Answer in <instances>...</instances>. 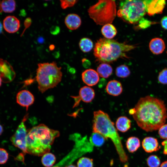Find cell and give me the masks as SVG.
<instances>
[{
	"label": "cell",
	"mask_w": 167,
	"mask_h": 167,
	"mask_svg": "<svg viewBox=\"0 0 167 167\" xmlns=\"http://www.w3.org/2000/svg\"><path fill=\"white\" fill-rule=\"evenodd\" d=\"M131 72L128 67L125 65H122L118 66L115 70L116 76L120 78H126L130 75Z\"/></svg>",
	"instance_id": "obj_28"
},
{
	"label": "cell",
	"mask_w": 167,
	"mask_h": 167,
	"mask_svg": "<svg viewBox=\"0 0 167 167\" xmlns=\"http://www.w3.org/2000/svg\"><path fill=\"white\" fill-rule=\"evenodd\" d=\"M90 18L97 25L111 24L117 14L115 1L100 0L88 9Z\"/></svg>",
	"instance_id": "obj_6"
},
{
	"label": "cell",
	"mask_w": 167,
	"mask_h": 167,
	"mask_svg": "<svg viewBox=\"0 0 167 167\" xmlns=\"http://www.w3.org/2000/svg\"><path fill=\"white\" fill-rule=\"evenodd\" d=\"M35 98L29 91L23 90L19 91L16 96L17 103L21 106L25 107L27 111L29 107L34 102Z\"/></svg>",
	"instance_id": "obj_13"
},
{
	"label": "cell",
	"mask_w": 167,
	"mask_h": 167,
	"mask_svg": "<svg viewBox=\"0 0 167 167\" xmlns=\"http://www.w3.org/2000/svg\"><path fill=\"white\" fill-rule=\"evenodd\" d=\"M105 139L100 134L93 133L89 138V140L93 146L100 147L104 144Z\"/></svg>",
	"instance_id": "obj_25"
},
{
	"label": "cell",
	"mask_w": 167,
	"mask_h": 167,
	"mask_svg": "<svg viewBox=\"0 0 167 167\" xmlns=\"http://www.w3.org/2000/svg\"><path fill=\"white\" fill-rule=\"evenodd\" d=\"M2 79L1 78V77H0V87L1 86L2 84Z\"/></svg>",
	"instance_id": "obj_46"
},
{
	"label": "cell",
	"mask_w": 167,
	"mask_h": 167,
	"mask_svg": "<svg viewBox=\"0 0 167 167\" xmlns=\"http://www.w3.org/2000/svg\"><path fill=\"white\" fill-rule=\"evenodd\" d=\"M8 154L4 149L0 148V164H5L8 159Z\"/></svg>",
	"instance_id": "obj_34"
},
{
	"label": "cell",
	"mask_w": 167,
	"mask_h": 167,
	"mask_svg": "<svg viewBox=\"0 0 167 167\" xmlns=\"http://www.w3.org/2000/svg\"><path fill=\"white\" fill-rule=\"evenodd\" d=\"M83 82L88 86H92L96 84L99 80V76L96 71L91 69H88L82 74Z\"/></svg>",
	"instance_id": "obj_15"
},
{
	"label": "cell",
	"mask_w": 167,
	"mask_h": 167,
	"mask_svg": "<svg viewBox=\"0 0 167 167\" xmlns=\"http://www.w3.org/2000/svg\"><path fill=\"white\" fill-rule=\"evenodd\" d=\"M51 167H59L58 166H56L55 165H54V166H53Z\"/></svg>",
	"instance_id": "obj_48"
},
{
	"label": "cell",
	"mask_w": 167,
	"mask_h": 167,
	"mask_svg": "<svg viewBox=\"0 0 167 167\" xmlns=\"http://www.w3.org/2000/svg\"><path fill=\"white\" fill-rule=\"evenodd\" d=\"M2 31V25L1 22H0V33H1Z\"/></svg>",
	"instance_id": "obj_44"
},
{
	"label": "cell",
	"mask_w": 167,
	"mask_h": 167,
	"mask_svg": "<svg viewBox=\"0 0 167 167\" xmlns=\"http://www.w3.org/2000/svg\"><path fill=\"white\" fill-rule=\"evenodd\" d=\"M101 32L105 38L112 39L116 35L117 32L114 25L111 24H108L103 26Z\"/></svg>",
	"instance_id": "obj_21"
},
{
	"label": "cell",
	"mask_w": 167,
	"mask_h": 167,
	"mask_svg": "<svg viewBox=\"0 0 167 167\" xmlns=\"http://www.w3.org/2000/svg\"><path fill=\"white\" fill-rule=\"evenodd\" d=\"M115 126L118 131L122 132H125L131 128V121L126 117L120 116L117 119Z\"/></svg>",
	"instance_id": "obj_20"
},
{
	"label": "cell",
	"mask_w": 167,
	"mask_h": 167,
	"mask_svg": "<svg viewBox=\"0 0 167 167\" xmlns=\"http://www.w3.org/2000/svg\"><path fill=\"white\" fill-rule=\"evenodd\" d=\"M3 132V128L2 126L0 124V135H1Z\"/></svg>",
	"instance_id": "obj_42"
},
{
	"label": "cell",
	"mask_w": 167,
	"mask_h": 167,
	"mask_svg": "<svg viewBox=\"0 0 167 167\" xmlns=\"http://www.w3.org/2000/svg\"><path fill=\"white\" fill-rule=\"evenodd\" d=\"M61 69L54 61L37 64L36 79L39 92L43 93L59 84L62 75Z\"/></svg>",
	"instance_id": "obj_5"
},
{
	"label": "cell",
	"mask_w": 167,
	"mask_h": 167,
	"mask_svg": "<svg viewBox=\"0 0 167 167\" xmlns=\"http://www.w3.org/2000/svg\"><path fill=\"white\" fill-rule=\"evenodd\" d=\"M77 167H93L92 159L83 157L79 159L77 162Z\"/></svg>",
	"instance_id": "obj_29"
},
{
	"label": "cell",
	"mask_w": 167,
	"mask_h": 167,
	"mask_svg": "<svg viewBox=\"0 0 167 167\" xmlns=\"http://www.w3.org/2000/svg\"><path fill=\"white\" fill-rule=\"evenodd\" d=\"M161 144L164 147L163 153L165 155H167V139L161 143Z\"/></svg>",
	"instance_id": "obj_39"
},
{
	"label": "cell",
	"mask_w": 167,
	"mask_h": 167,
	"mask_svg": "<svg viewBox=\"0 0 167 167\" xmlns=\"http://www.w3.org/2000/svg\"><path fill=\"white\" fill-rule=\"evenodd\" d=\"M79 46L81 50L84 53L90 51L93 47V43L90 39L84 37L80 39L79 43Z\"/></svg>",
	"instance_id": "obj_24"
},
{
	"label": "cell",
	"mask_w": 167,
	"mask_h": 167,
	"mask_svg": "<svg viewBox=\"0 0 167 167\" xmlns=\"http://www.w3.org/2000/svg\"><path fill=\"white\" fill-rule=\"evenodd\" d=\"M133 109V118L138 126L146 132L158 130L166 122L167 109L160 99L150 96L141 97Z\"/></svg>",
	"instance_id": "obj_1"
},
{
	"label": "cell",
	"mask_w": 167,
	"mask_h": 167,
	"mask_svg": "<svg viewBox=\"0 0 167 167\" xmlns=\"http://www.w3.org/2000/svg\"><path fill=\"white\" fill-rule=\"evenodd\" d=\"M95 96L94 91L90 87L84 86L81 88L79 91V96H72L75 101L74 107L77 106L81 100L86 103L91 102L94 98Z\"/></svg>",
	"instance_id": "obj_12"
},
{
	"label": "cell",
	"mask_w": 167,
	"mask_h": 167,
	"mask_svg": "<svg viewBox=\"0 0 167 167\" xmlns=\"http://www.w3.org/2000/svg\"><path fill=\"white\" fill-rule=\"evenodd\" d=\"M60 32V28L58 26H54L52 27L50 30L51 34L53 35H56L58 34Z\"/></svg>",
	"instance_id": "obj_37"
},
{
	"label": "cell",
	"mask_w": 167,
	"mask_h": 167,
	"mask_svg": "<svg viewBox=\"0 0 167 167\" xmlns=\"http://www.w3.org/2000/svg\"><path fill=\"white\" fill-rule=\"evenodd\" d=\"M64 23L66 27L69 30H74L79 28L81 24L80 16L74 13L67 15L64 19Z\"/></svg>",
	"instance_id": "obj_17"
},
{
	"label": "cell",
	"mask_w": 167,
	"mask_h": 167,
	"mask_svg": "<svg viewBox=\"0 0 167 167\" xmlns=\"http://www.w3.org/2000/svg\"><path fill=\"white\" fill-rule=\"evenodd\" d=\"M2 11L5 13H12L15 9L16 2L14 0H3L1 2Z\"/></svg>",
	"instance_id": "obj_26"
},
{
	"label": "cell",
	"mask_w": 167,
	"mask_h": 167,
	"mask_svg": "<svg viewBox=\"0 0 167 167\" xmlns=\"http://www.w3.org/2000/svg\"><path fill=\"white\" fill-rule=\"evenodd\" d=\"M2 11L1 7V2H0V13Z\"/></svg>",
	"instance_id": "obj_47"
},
{
	"label": "cell",
	"mask_w": 167,
	"mask_h": 167,
	"mask_svg": "<svg viewBox=\"0 0 167 167\" xmlns=\"http://www.w3.org/2000/svg\"><path fill=\"white\" fill-rule=\"evenodd\" d=\"M28 117V113L24 116L15 132L10 138L12 144L21 150L24 153H27L26 139L28 132L25 122Z\"/></svg>",
	"instance_id": "obj_9"
},
{
	"label": "cell",
	"mask_w": 167,
	"mask_h": 167,
	"mask_svg": "<svg viewBox=\"0 0 167 167\" xmlns=\"http://www.w3.org/2000/svg\"><path fill=\"white\" fill-rule=\"evenodd\" d=\"M3 27L5 30L9 33L17 32L20 27L19 20L14 16H8L3 21Z\"/></svg>",
	"instance_id": "obj_14"
},
{
	"label": "cell",
	"mask_w": 167,
	"mask_h": 167,
	"mask_svg": "<svg viewBox=\"0 0 167 167\" xmlns=\"http://www.w3.org/2000/svg\"><path fill=\"white\" fill-rule=\"evenodd\" d=\"M160 167H167V161L162 162L161 165Z\"/></svg>",
	"instance_id": "obj_41"
},
{
	"label": "cell",
	"mask_w": 167,
	"mask_h": 167,
	"mask_svg": "<svg viewBox=\"0 0 167 167\" xmlns=\"http://www.w3.org/2000/svg\"><path fill=\"white\" fill-rule=\"evenodd\" d=\"M59 135L58 131L43 124L33 127L27 132V153L40 156L49 152L55 139Z\"/></svg>",
	"instance_id": "obj_2"
},
{
	"label": "cell",
	"mask_w": 167,
	"mask_h": 167,
	"mask_svg": "<svg viewBox=\"0 0 167 167\" xmlns=\"http://www.w3.org/2000/svg\"><path fill=\"white\" fill-rule=\"evenodd\" d=\"M158 80L163 84H167V68H165L159 73Z\"/></svg>",
	"instance_id": "obj_32"
},
{
	"label": "cell",
	"mask_w": 167,
	"mask_h": 167,
	"mask_svg": "<svg viewBox=\"0 0 167 167\" xmlns=\"http://www.w3.org/2000/svg\"><path fill=\"white\" fill-rule=\"evenodd\" d=\"M65 167H77L75 165H73L72 164H70L67 166H66Z\"/></svg>",
	"instance_id": "obj_45"
},
{
	"label": "cell",
	"mask_w": 167,
	"mask_h": 167,
	"mask_svg": "<svg viewBox=\"0 0 167 167\" xmlns=\"http://www.w3.org/2000/svg\"><path fill=\"white\" fill-rule=\"evenodd\" d=\"M60 1L61 7L63 9L74 6L78 2L76 0H61Z\"/></svg>",
	"instance_id": "obj_33"
},
{
	"label": "cell",
	"mask_w": 167,
	"mask_h": 167,
	"mask_svg": "<svg viewBox=\"0 0 167 167\" xmlns=\"http://www.w3.org/2000/svg\"><path fill=\"white\" fill-rule=\"evenodd\" d=\"M16 74L12 66L7 61L0 58V77L6 83L12 81Z\"/></svg>",
	"instance_id": "obj_10"
},
{
	"label": "cell",
	"mask_w": 167,
	"mask_h": 167,
	"mask_svg": "<svg viewBox=\"0 0 167 167\" xmlns=\"http://www.w3.org/2000/svg\"><path fill=\"white\" fill-rule=\"evenodd\" d=\"M105 89L107 93L113 96L120 95L123 90L121 83L115 80L109 81L106 86Z\"/></svg>",
	"instance_id": "obj_19"
},
{
	"label": "cell",
	"mask_w": 167,
	"mask_h": 167,
	"mask_svg": "<svg viewBox=\"0 0 167 167\" xmlns=\"http://www.w3.org/2000/svg\"><path fill=\"white\" fill-rule=\"evenodd\" d=\"M149 47L150 50L154 54L158 55L162 53L165 49V44L163 40L156 37L150 41Z\"/></svg>",
	"instance_id": "obj_18"
},
{
	"label": "cell",
	"mask_w": 167,
	"mask_h": 167,
	"mask_svg": "<svg viewBox=\"0 0 167 167\" xmlns=\"http://www.w3.org/2000/svg\"><path fill=\"white\" fill-rule=\"evenodd\" d=\"M56 157L53 154L48 152L42 156L41 161L43 165L46 167H51L56 161Z\"/></svg>",
	"instance_id": "obj_27"
},
{
	"label": "cell",
	"mask_w": 167,
	"mask_h": 167,
	"mask_svg": "<svg viewBox=\"0 0 167 167\" xmlns=\"http://www.w3.org/2000/svg\"><path fill=\"white\" fill-rule=\"evenodd\" d=\"M161 25L165 29L167 30V16L163 17L161 20Z\"/></svg>",
	"instance_id": "obj_38"
},
{
	"label": "cell",
	"mask_w": 167,
	"mask_h": 167,
	"mask_svg": "<svg viewBox=\"0 0 167 167\" xmlns=\"http://www.w3.org/2000/svg\"><path fill=\"white\" fill-rule=\"evenodd\" d=\"M97 72L101 77L106 78L112 74L113 69L112 66L106 63L100 64L97 68Z\"/></svg>",
	"instance_id": "obj_22"
},
{
	"label": "cell",
	"mask_w": 167,
	"mask_h": 167,
	"mask_svg": "<svg viewBox=\"0 0 167 167\" xmlns=\"http://www.w3.org/2000/svg\"><path fill=\"white\" fill-rule=\"evenodd\" d=\"M145 2L146 12L150 16L162 13L166 4L164 0H146Z\"/></svg>",
	"instance_id": "obj_11"
},
{
	"label": "cell",
	"mask_w": 167,
	"mask_h": 167,
	"mask_svg": "<svg viewBox=\"0 0 167 167\" xmlns=\"http://www.w3.org/2000/svg\"><path fill=\"white\" fill-rule=\"evenodd\" d=\"M136 47L134 45L119 43L113 39L101 38L95 44L93 54L99 61L110 62L121 57L127 58L126 53Z\"/></svg>",
	"instance_id": "obj_4"
},
{
	"label": "cell",
	"mask_w": 167,
	"mask_h": 167,
	"mask_svg": "<svg viewBox=\"0 0 167 167\" xmlns=\"http://www.w3.org/2000/svg\"><path fill=\"white\" fill-rule=\"evenodd\" d=\"M93 133L102 135L106 139L109 138L113 143L120 161L128 162V157L125 152L117 129L107 113L99 110L93 112Z\"/></svg>",
	"instance_id": "obj_3"
},
{
	"label": "cell",
	"mask_w": 167,
	"mask_h": 167,
	"mask_svg": "<svg viewBox=\"0 0 167 167\" xmlns=\"http://www.w3.org/2000/svg\"><path fill=\"white\" fill-rule=\"evenodd\" d=\"M146 13L145 0H126L120 2L117 15L125 21L133 24L138 22Z\"/></svg>",
	"instance_id": "obj_7"
},
{
	"label": "cell",
	"mask_w": 167,
	"mask_h": 167,
	"mask_svg": "<svg viewBox=\"0 0 167 167\" xmlns=\"http://www.w3.org/2000/svg\"><path fill=\"white\" fill-rule=\"evenodd\" d=\"M70 139L75 142L73 148L67 155L55 165L59 167H65L72 164L73 162L82 155L93 151V146L87 136L82 137L80 134L75 133L71 135Z\"/></svg>",
	"instance_id": "obj_8"
},
{
	"label": "cell",
	"mask_w": 167,
	"mask_h": 167,
	"mask_svg": "<svg viewBox=\"0 0 167 167\" xmlns=\"http://www.w3.org/2000/svg\"><path fill=\"white\" fill-rule=\"evenodd\" d=\"M55 48V46L54 45H51L49 46V48L50 50H53Z\"/></svg>",
	"instance_id": "obj_43"
},
{
	"label": "cell",
	"mask_w": 167,
	"mask_h": 167,
	"mask_svg": "<svg viewBox=\"0 0 167 167\" xmlns=\"http://www.w3.org/2000/svg\"><path fill=\"white\" fill-rule=\"evenodd\" d=\"M147 164L149 167H159L160 165V160L156 155H151L147 160Z\"/></svg>",
	"instance_id": "obj_30"
},
{
	"label": "cell",
	"mask_w": 167,
	"mask_h": 167,
	"mask_svg": "<svg viewBox=\"0 0 167 167\" xmlns=\"http://www.w3.org/2000/svg\"><path fill=\"white\" fill-rule=\"evenodd\" d=\"M158 134L161 138L167 139V124H164L158 129Z\"/></svg>",
	"instance_id": "obj_35"
},
{
	"label": "cell",
	"mask_w": 167,
	"mask_h": 167,
	"mask_svg": "<svg viewBox=\"0 0 167 167\" xmlns=\"http://www.w3.org/2000/svg\"><path fill=\"white\" fill-rule=\"evenodd\" d=\"M140 146L139 139L135 136L129 137L126 142V147L128 151L131 153L136 151Z\"/></svg>",
	"instance_id": "obj_23"
},
{
	"label": "cell",
	"mask_w": 167,
	"mask_h": 167,
	"mask_svg": "<svg viewBox=\"0 0 167 167\" xmlns=\"http://www.w3.org/2000/svg\"><path fill=\"white\" fill-rule=\"evenodd\" d=\"M142 145L145 152L151 153L158 151L160 148L157 139L152 137H147L143 140Z\"/></svg>",
	"instance_id": "obj_16"
},
{
	"label": "cell",
	"mask_w": 167,
	"mask_h": 167,
	"mask_svg": "<svg viewBox=\"0 0 167 167\" xmlns=\"http://www.w3.org/2000/svg\"><path fill=\"white\" fill-rule=\"evenodd\" d=\"M32 23V20L30 17H28L25 19L24 22V29L21 34V36L24 33L25 30L30 26Z\"/></svg>",
	"instance_id": "obj_36"
},
{
	"label": "cell",
	"mask_w": 167,
	"mask_h": 167,
	"mask_svg": "<svg viewBox=\"0 0 167 167\" xmlns=\"http://www.w3.org/2000/svg\"><path fill=\"white\" fill-rule=\"evenodd\" d=\"M138 22L137 27L140 29H146L150 27L152 24L156 23V22L151 21L143 17Z\"/></svg>",
	"instance_id": "obj_31"
},
{
	"label": "cell",
	"mask_w": 167,
	"mask_h": 167,
	"mask_svg": "<svg viewBox=\"0 0 167 167\" xmlns=\"http://www.w3.org/2000/svg\"><path fill=\"white\" fill-rule=\"evenodd\" d=\"M82 63L83 66L85 67H88L90 65V62L87 59L83 58L82 60Z\"/></svg>",
	"instance_id": "obj_40"
}]
</instances>
